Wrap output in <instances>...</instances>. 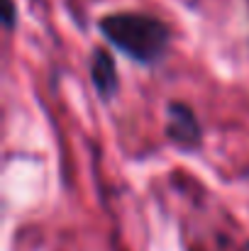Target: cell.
I'll return each instance as SVG.
<instances>
[{
  "mask_svg": "<svg viewBox=\"0 0 249 251\" xmlns=\"http://www.w3.org/2000/svg\"><path fill=\"white\" fill-rule=\"evenodd\" d=\"M103 37L137 64H157L168 47V29L162 20L144 12H115L98 22Z\"/></svg>",
  "mask_w": 249,
  "mask_h": 251,
  "instance_id": "6da1fadb",
  "label": "cell"
},
{
  "mask_svg": "<svg viewBox=\"0 0 249 251\" xmlns=\"http://www.w3.org/2000/svg\"><path fill=\"white\" fill-rule=\"evenodd\" d=\"M168 137L173 144H178L183 149L198 147L200 129H198V122H195V115L191 112V107H186L181 102H173L168 107Z\"/></svg>",
  "mask_w": 249,
  "mask_h": 251,
  "instance_id": "7a4b0ae2",
  "label": "cell"
},
{
  "mask_svg": "<svg viewBox=\"0 0 249 251\" xmlns=\"http://www.w3.org/2000/svg\"><path fill=\"white\" fill-rule=\"evenodd\" d=\"M90 76L93 85L103 98H110L117 90V74H115V64L108 56V51H95L93 54V64H90Z\"/></svg>",
  "mask_w": 249,
  "mask_h": 251,
  "instance_id": "3957f363",
  "label": "cell"
}]
</instances>
